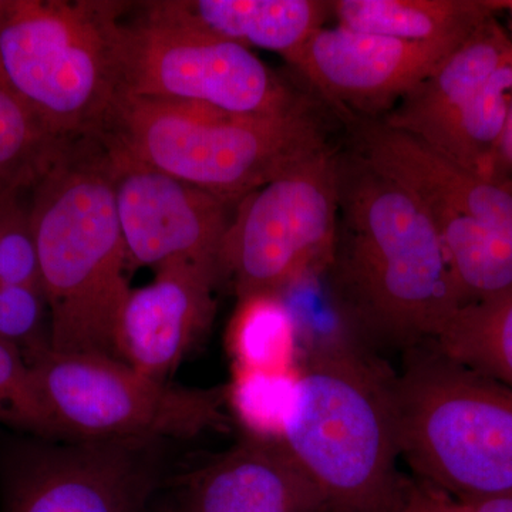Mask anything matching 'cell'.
I'll return each mask as SVG.
<instances>
[{
  "label": "cell",
  "instance_id": "e0dca14e",
  "mask_svg": "<svg viewBox=\"0 0 512 512\" xmlns=\"http://www.w3.org/2000/svg\"><path fill=\"white\" fill-rule=\"evenodd\" d=\"M511 57L512 37L493 16L377 120L426 140Z\"/></svg>",
  "mask_w": 512,
  "mask_h": 512
},
{
  "label": "cell",
  "instance_id": "2e32d148",
  "mask_svg": "<svg viewBox=\"0 0 512 512\" xmlns=\"http://www.w3.org/2000/svg\"><path fill=\"white\" fill-rule=\"evenodd\" d=\"M144 18L183 26L292 59L332 15L323 0H164L147 2Z\"/></svg>",
  "mask_w": 512,
  "mask_h": 512
},
{
  "label": "cell",
  "instance_id": "603a6c76",
  "mask_svg": "<svg viewBox=\"0 0 512 512\" xmlns=\"http://www.w3.org/2000/svg\"><path fill=\"white\" fill-rule=\"evenodd\" d=\"M0 76V198L32 190L64 148Z\"/></svg>",
  "mask_w": 512,
  "mask_h": 512
},
{
  "label": "cell",
  "instance_id": "3957f363",
  "mask_svg": "<svg viewBox=\"0 0 512 512\" xmlns=\"http://www.w3.org/2000/svg\"><path fill=\"white\" fill-rule=\"evenodd\" d=\"M394 373L372 349L303 360L281 443L311 478L329 512H392L404 478Z\"/></svg>",
  "mask_w": 512,
  "mask_h": 512
},
{
  "label": "cell",
  "instance_id": "52a82bcc",
  "mask_svg": "<svg viewBox=\"0 0 512 512\" xmlns=\"http://www.w3.org/2000/svg\"><path fill=\"white\" fill-rule=\"evenodd\" d=\"M29 370L40 436L158 441L227 427V386H174L94 353L47 350Z\"/></svg>",
  "mask_w": 512,
  "mask_h": 512
},
{
  "label": "cell",
  "instance_id": "f546056e",
  "mask_svg": "<svg viewBox=\"0 0 512 512\" xmlns=\"http://www.w3.org/2000/svg\"><path fill=\"white\" fill-rule=\"evenodd\" d=\"M467 504L470 505L473 512H512V493L470 501Z\"/></svg>",
  "mask_w": 512,
  "mask_h": 512
},
{
  "label": "cell",
  "instance_id": "83f0119b",
  "mask_svg": "<svg viewBox=\"0 0 512 512\" xmlns=\"http://www.w3.org/2000/svg\"><path fill=\"white\" fill-rule=\"evenodd\" d=\"M392 512H473L470 505L420 480H404Z\"/></svg>",
  "mask_w": 512,
  "mask_h": 512
},
{
  "label": "cell",
  "instance_id": "484cf974",
  "mask_svg": "<svg viewBox=\"0 0 512 512\" xmlns=\"http://www.w3.org/2000/svg\"><path fill=\"white\" fill-rule=\"evenodd\" d=\"M0 284L42 289L36 235L20 195L9 197L0 215Z\"/></svg>",
  "mask_w": 512,
  "mask_h": 512
},
{
  "label": "cell",
  "instance_id": "ac0fdd59",
  "mask_svg": "<svg viewBox=\"0 0 512 512\" xmlns=\"http://www.w3.org/2000/svg\"><path fill=\"white\" fill-rule=\"evenodd\" d=\"M340 28L407 40L463 43L500 12L495 0H333Z\"/></svg>",
  "mask_w": 512,
  "mask_h": 512
},
{
  "label": "cell",
  "instance_id": "4316f807",
  "mask_svg": "<svg viewBox=\"0 0 512 512\" xmlns=\"http://www.w3.org/2000/svg\"><path fill=\"white\" fill-rule=\"evenodd\" d=\"M0 421L40 434L39 412L25 357L0 342Z\"/></svg>",
  "mask_w": 512,
  "mask_h": 512
},
{
  "label": "cell",
  "instance_id": "8fae6325",
  "mask_svg": "<svg viewBox=\"0 0 512 512\" xmlns=\"http://www.w3.org/2000/svg\"><path fill=\"white\" fill-rule=\"evenodd\" d=\"M460 45L407 42L336 25L319 29L288 63L345 123L382 119Z\"/></svg>",
  "mask_w": 512,
  "mask_h": 512
},
{
  "label": "cell",
  "instance_id": "f1b7e54d",
  "mask_svg": "<svg viewBox=\"0 0 512 512\" xmlns=\"http://www.w3.org/2000/svg\"><path fill=\"white\" fill-rule=\"evenodd\" d=\"M490 178L493 180H512V111L507 126L498 143L491 165Z\"/></svg>",
  "mask_w": 512,
  "mask_h": 512
},
{
  "label": "cell",
  "instance_id": "277c9868",
  "mask_svg": "<svg viewBox=\"0 0 512 512\" xmlns=\"http://www.w3.org/2000/svg\"><path fill=\"white\" fill-rule=\"evenodd\" d=\"M318 99L274 116H231L205 107L119 99L99 140L178 180L237 205L330 146Z\"/></svg>",
  "mask_w": 512,
  "mask_h": 512
},
{
  "label": "cell",
  "instance_id": "4dcf8cb0",
  "mask_svg": "<svg viewBox=\"0 0 512 512\" xmlns=\"http://www.w3.org/2000/svg\"><path fill=\"white\" fill-rule=\"evenodd\" d=\"M9 197L0 198V215H2L3 205H5V201L8 200Z\"/></svg>",
  "mask_w": 512,
  "mask_h": 512
},
{
  "label": "cell",
  "instance_id": "1f68e13d",
  "mask_svg": "<svg viewBox=\"0 0 512 512\" xmlns=\"http://www.w3.org/2000/svg\"><path fill=\"white\" fill-rule=\"evenodd\" d=\"M3 5H5V0H0V10H2Z\"/></svg>",
  "mask_w": 512,
  "mask_h": 512
},
{
  "label": "cell",
  "instance_id": "7402d4cb",
  "mask_svg": "<svg viewBox=\"0 0 512 512\" xmlns=\"http://www.w3.org/2000/svg\"><path fill=\"white\" fill-rule=\"evenodd\" d=\"M227 338L234 367L271 372L299 367L295 326L278 295L238 299Z\"/></svg>",
  "mask_w": 512,
  "mask_h": 512
},
{
  "label": "cell",
  "instance_id": "6da1fadb",
  "mask_svg": "<svg viewBox=\"0 0 512 512\" xmlns=\"http://www.w3.org/2000/svg\"><path fill=\"white\" fill-rule=\"evenodd\" d=\"M339 212L325 271L333 298L369 348L409 352L460 309L426 207L352 147L338 150Z\"/></svg>",
  "mask_w": 512,
  "mask_h": 512
},
{
  "label": "cell",
  "instance_id": "8992f818",
  "mask_svg": "<svg viewBox=\"0 0 512 512\" xmlns=\"http://www.w3.org/2000/svg\"><path fill=\"white\" fill-rule=\"evenodd\" d=\"M400 457L417 480L457 500L512 493V389L443 355L431 342L394 373Z\"/></svg>",
  "mask_w": 512,
  "mask_h": 512
},
{
  "label": "cell",
  "instance_id": "d4e9b609",
  "mask_svg": "<svg viewBox=\"0 0 512 512\" xmlns=\"http://www.w3.org/2000/svg\"><path fill=\"white\" fill-rule=\"evenodd\" d=\"M0 342L18 350L28 365L52 350L49 308L42 289L0 284Z\"/></svg>",
  "mask_w": 512,
  "mask_h": 512
},
{
  "label": "cell",
  "instance_id": "9c48e42d",
  "mask_svg": "<svg viewBox=\"0 0 512 512\" xmlns=\"http://www.w3.org/2000/svg\"><path fill=\"white\" fill-rule=\"evenodd\" d=\"M119 99L274 116L315 96L293 89L248 47L141 16L119 35Z\"/></svg>",
  "mask_w": 512,
  "mask_h": 512
},
{
  "label": "cell",
  "instance_id": "cb8c5ba5",
  "mask_svg": "<svg viewBox=\"0 0 512 512\" xmlns=\"http://www.w3.org/2000/svg\"><path fill=\"white\" fill-rule=\"evenodd\" d=\"M299 367L252 370L234 367L227 386V404L248 436L281 440Z\"/></svg>",
  "mask_w": 512,
  "mask_h": 512
},
{
  "label": "cell",
  "instance_id": "44dd1931",
  "mask_svg": "<svg viewBox=\"0 0 512 512\" xmlns=\"http://www.w3.org/2000/svg\"><path fill=\"white\" fill-rule=\"evenodd\" d=\"M433 342L454 362L512 389V288L461 306Z\"/></svg>",
  "mask_w": 512,
  "mask_h": 512
},
{
  "label": "cell",
  "instance_id": "9a60e30c",
  "mask_svg": "<svg viewBox=\"0 0 512 512\" xmlns=\"http://www.w3.org/2000/svg\"><path fill=\"white\" fill-rule=\"evenodd\" d=\"M329 512L281 440L247 439L192 474L180 511Z\"/></svg>",
  "mask_w": 512,
  "mask_h": 512
},
{
  "label": "cell",
  "instance_id": "4fadbf2b",
  "mask_svg": "<svg viewBox=\"0 0 512 512\" xmlns=\"http://www.w3.org/2000/svg\"><path fill=\"white\" fill-rule=\"evenodd\" d=\"M217 265L175 261L156 268L148 285L131 289L114 335V356L168 382L210 330L215 316Z\"/></svg>",
  "mask_w": 512,
  "mask_h": 512
},
{
  "label": "cell",
  "instance_id": "ffe728a7",
  "mask_svg": "<svg viewBox=\"0 0 512 512\" xmlns=\"http://www.w3.org/2000/svg\"><path fill=\"white\" fill-rule=\"evenodd\" d=\"M512 111V57L424 143L454 163L490 178L498 143Z\"/></svg>",
  "mask_w": 512,
  "mask_h": 512
},
{
  "label": "cell",
  "instance_id": "d6986e66",
  "mask_svg": "<svg viewBox=\"0 0 512 512\" xmlns=\"http://www.w3.org/2000/svg\"><path fill=\"white\" fill-rule=\"evenodd\" d=\"M429 214L446 251L460 308L512 288V225L481 224L450 212Z\"/></svg>",
  "mask_w": 512,
  "mask_h": 512
},
{
  "label": "cell",
  "instance_id": "5b68a950",
  "mask_svg": "<svg viewBox=\"0 0 512 512\" xmlns=\"http://www.w3.org/2000/svg\"><path fill=\"white\" fill-rule=\"evenodd\" d=\"M126 3L5 0L0 76L63 143L99 138L119 101Z\"/></svg>",
  "mask_w": 512,
  "mask_h": 512
},
{
  "label": "cell",
  "instance_id": "5bb4252c",
  "mask_svg": "<svg viewBox=\"0 0 512 512\" xmlns=\"http://www.w3.org/2000/svg\"><path fill=\"white\" fill-rule=\"evenodd\" d=\"M343 126L349 146L416 195L427 211L451 212L497 227L512 225V180L473 173L377 119H350Z\"/></svg>",
  "mask_w": 512,
  "mask_h": 512
},
{
  "label": "cell",
  "instance_id": "7c38bea8",
  "mask_svg": "<svg viewBox=\"0 0 512 512\" xmlns=\"http://www.w3.org/2000/svg\"><path fill=\"white\" fill-rule=\"evenodd\" d=\"M158 476L157 441H69L26 461L8 512H146Z\"/></svg>",
  "mask_w": 512,
  "mask_h": 512
},
{
  "label": "cell",
  "instance_id": "ba28073f",
  "mask_svg": "<svg viewBox=\"0 0 512 512\" xmlns=\"http://www.w3.org/2000/svg\"><path fill=\"white\" fill-rule=\"evenodd\" d=\"M338 150L330 144L237 204L218 271L238 299L278 295L328 269L338 227Z\"/></svg>",
  "mask_w": 512,
  "mask_h": 512
},
{
  "label": "cell",
  "instance_id": "30bf717a",
  "mask_svg": "<svg viewBox=\"0 0 512 512\" xmlns=\"http://www.w3.org/2000/svg\"><path fill=\"white\" fill-rule=\"evenodd\" d=\"M101 144L109 157L114 204L130 269H156L175 261L218 266L232 220L231 204L119 148Z\"/></svg>",
  "mask_w": 512,
  "mask_h": 512
},
{
  "label": "cell",
  "instance_id": "7a4b0ae2",
  "mask_svg": "<svg viewBox=\"0 0 512 512\" xmlns=\"http://www.w3.org/2000/svg\"><path fill=\"white\" fill-rule=\"evenodd\" d=\"M29 210L52 350L116 357L114 335L131 291L130 266L101 141L64 148L32 188Z\"/></svg>",
  "mask_w": 512,
  "mask_h": 512
}]
</instances>
